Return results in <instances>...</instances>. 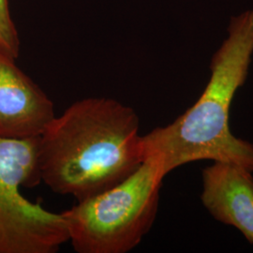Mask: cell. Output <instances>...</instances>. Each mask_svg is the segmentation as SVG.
I'll return each mask as SVG.
<instances>
[{"label": "cell", "mask_w": 253, "mask_h": 253, "mask_svg": "<svg viewBox=\"0 0 253 253\" xmlns=\"http://www.w3.org/2000/svg\"><path fill=\"white\" fill-rule=\"evenodd\" d=\"M0 52L14 59L20 53L18 32L10 16L8 0H0Z\"/></svg>", "instance_id": "cell-7"}, {"label": "cell", "mask_w": 253, "mask_h": 253, "mask_svg": "<svg viewBox=\"0 0 253 253\" xmlns=\"http://www.w3.org/2000/svg\"><path fill=\"white\" fill-rule=\"evenodd\" d=\"M201 201L216 220L235 227L253 244V172L234 163L214 162L202 172Z\"/></svg>", "instance_id": "cell-6"}, {"label": "cell", "mask_w": 253, "mask_h": 253, "mask_svg": "<svg viewBox=\"0 0 253 253\" xmlns=\"http://www.w3.org/2000/svg\"><path fill=\"white\" fill-rule=\"evenodd\" d=\"M139 127L135 111L118 100L75 101L39 136L42 182L77 201L113 188L144 162Z\"/></svg>", "instance_id": "cell-1"}, {"label": "cell", "mask_w": 253, "mask_h": 253, "mask_svg": "<svg viewBox=\"0 0 253 253\" xmlns=\"http://www.w3.org/2000/svg\"><path fill=\"white\" fill-rule=\"evenodd\" d=\"M166 175L145 160L124 180L61 213L78 253H126L141 243L157 217Z\"/></svg>", "instance_id": "cell-3"}, {"label": "cell", "mask_w": 253, "mask_h": 253, "mask_svg": "<svg viewBox=\"0 0 253 253\" xmlns=\"http://www.w3.org/2000/svg\"><path fill=\"white\" fill-rule=\"evenodd\" d=\"M54 116L52 100L0 52V138L38 137Z\"/></svg>", "instance_id": "cell-5"}, {"label": "cell", "mask_w": 253, "mask_h": 253, "mask_svg": "<svg viewBox=\"0 0 253 253\" xmlns=\"http://www.w3.org/2000/svg\"><path fill=\"white\" fill-rule=\"evenodd\" d=\"M253 54V10L232 19L229 37L214 54L211 76L198 100L171 124L142 136L145 160L165 175L198 161L234 163L253 172V144L229 126L235 93L244 84Z\"/></svg>", "instance_id": "cell-2"}, {"label": "cell", "mask_w": 253, "mask_h": 253, "mask_svg": "<svg viewBox=\"0 0 253 253\" xmlns=\"http://www.w3.org/2000/svg\"><path fill=\"white\" fill-rule=\"evenodd\" d=\"M42 182L39 136L0 138V253H54L69 242L61 213L55 214L21 193Z\"/></svg>", "instance_id": "cell-4"}]
</instances>
